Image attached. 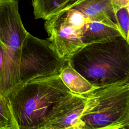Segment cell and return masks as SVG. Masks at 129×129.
<instances>
[{
    "instance_id": "6da1fadb",
    "label": "cell",
    "mask_w": 129,
    "mask_h": 129,
    "mask_svg": "<svg viewBox=\"0 0 129 129\" xmlns=\"http://www.w3.org/2000/svg\"><path fill=\"white\" fill-rule=\"evenodd\" d=\"M83 96L56 75L21 84L7 98L20 129H43Z\"/></svg>"
},
{
    "instance_id": "7a4b0ae2",
    "label": "cell",
    "mask_w": 129,
    "mask_h": 129,
    "mask_svg": "<svg viewBox=\"0 0 129 129\" xmlns=\"http://www.w3.org/2000/svg\"><path fill=\"white\" fill-rule=\"evenodd\" d=\"M68 61L96 88L129 82V44L122 35L86 44Z\"/></svg>"
},
{
    "instance_id": "3957f363",
    "label": "cell",
    "mask_w": 129,
    "mask_h": 129,
    "mask_svg": "<svg viewBox=\"0 0 129 129\" xmlns=\"http://www.w3.org/2000/svg\"><path fill=\"white\" fill-rule=\"evenodd\" d=\"M85 96L78 129H119L129 125V82L97 88Z\"/></svg>"
},
{
    "instance_id": "277c9868",
    "label": "cell",
    "mask_w": 129,
    "mask_h": 129,
    "mask_svg": "<svg viewBox=\"0 0 129 129\" xmlns=\"http://www.w3.org/2000/svg\"><path fill=\"white\" fill-rule=\"evenodd\" d=\"M68 61L59 56L48 39H40L28 32L21 48V84L59 75Z\"/></svg>"
},
{
    "instance_id": "5b68a950",
    "label": "cell",
    "mask_w": 129,
    "mask_h": 129,
    "mask_svg": "<svg viewBox=\"0 0 129 129\" xmlns=\"http://www.w3.org/2000/svg\"><path fill=\"white\" fill-rule=\"evenodd\" d=\"M88 22L84 14L75 8L45 20L48 39L60 57L69 60L85 45L83 37Z\"/></svg>"
},
{
    "instance_id": "8992f818",
    "label": "cell",
    "mask_w": 129,
    "mask_h": 129,
    "mask_svg": "<svg viewBox=\"0 0 129 129\" xmlns=\"http://www.w3.org/2000/svg\"><path fill=\"white\" fill-rule=\"evenodd\" d=\"M28 33L22 22L18 0H0V43L20 51Z\"/></svg>"
},
{
    "instance_id": "52a82bcc",
    "label": "cell",
    "mask_w": 129,
    "mask_h": 129,
    "mask_svg": "<svg viewBox=\"0 0 129 129\" xmlns=\"http://www.w3.org/2000/svg\"><path fill=\"white\" fill-rule=\"evenodd\" d=\"M21 51L13 50L0 43V95L7 98L21 84Z\"/></svg>"
},
{
    "instance_id": "ba28073f",
    "label": "cell",
    "mask_w": 129,
    "mask_h": 129,
    "mask_svg": "<svg viewBox=\"0 0 129 129\" xmlns=\"http://www.w3.org/2000/svg\"><path fill=\"white\" fill-rule=\"evenodd\" d=\"M72 8L82 13L88 22L103 23L119 30L115 10L110 0H83Z\"/></svg>"
},
{
    "instance_id": "9c48e42d",
    "label": "cell",
    "mask_w": 129,
    "mask_h": 129,
    "mask_svg": "<svg viewBox=\"0 0 129 129\" xmlns=\"http://www.w3.org/2000/svg\"><path fill=\"white\" fill-rule=\"evenodd\" d=\"M59 76L67 88L74 94L85 96L97 89L74 69L69 61Z\"/></svg>"
},
{
    "instance_id": "30bf717a",
    "label": "cell",
    "mask_w": 129,
    "mask_h": 129,
    "mask_svg": "<svg viewBox=\"0 0 129 129\" xmlns=\"http://www.w3.org/2000/svg\"><path fill=\"white\" fill-rule=\"evenodd\" d=\"M75 0H34L33 13L36 19L45 20L69 9Z\"/></svg>"
},
{
    "instance_id": "8fae6325",
    "label": "cell",
    "mask_w": 129,
    "mask_h": 129,
    "mask_svg": "<svg viewBox=\"0 0 129 129\" xmlns=\"http://www.w3.org/2000/svg\"><path fill=\"white\" fill-rule=\"evenodd\" d=\"M122 35L116 28L96 22H88L86 25L83 40L85 44L99 42Z\"/></svg>"
},
{
    "instance_id": "7c38bea8",
    "label": "cell",
    "mask_w": 129,
    "mask_h": 129,
    "mask_svg": "<svg viewBox=\"0 0 129 129\" xmlns=\"http://www.w3.org/2000/svg\"><path fill=\"white\" fill-rule=\"evenodd\" d=\"M87 100V97H83L63 113L51 121L46 127H50L51 129H66L71 126H76L79 118L85 107Z\"/></svg>"
},
{
    "instance_id": "4fadbf2b",
    "label": "cell",
    "mask_w": 129,
    "mask_h": 129,
    "mask_svg": "<svg viewBox=\"0 0 129 129\" xmlns=\"http://www.w3.org/2000/svg\"><path fill=\"white\" fill-rule=\"evenodd\" d=\"M0 129H20L8 98L0 95Z\"/></svg>"
},
{
    "instance_id": "5bb4252c",
    "label": "cell",
    "mask_w": 129,
    "mask_h": 129,
    "mask_svg": "<svg viewBox=\"0 0 129 129\" xmlns=\"http://www.w3.org/2000/svg\"><path fill=\"white\" fill-rule=\"evenodd\" d=\"M113 4L115 11L122 7H126L129 3V0H110Z\"/></svg>"
},
{
    "instance_id": "9a60e30c",
    "label": "cell",
    "mask_w": 129,
    "mask_h": 129,
    "mask_svg": "<svg viewBox=\"0 0 129 129\" xmlns=\"http://www.w3.org/2000/svg\"><path fill=\"white\" fill-rule=\"evenodd\" d=\"M82 1H83V0H75V1L74 2V3L72 4V5H71V6L70 8H69V9H71V8H73L74 6H75L76 5H77L78 3H79L80 2Z\"/></svg>"
},
{
    "instance_id": "2e32d148",
    "label": "cell",
    "mask_w": 129,
    "mask_h": 129,
    "mask_svg": "<svg viewBox=\"0 0 129 129\" xmlns=\"http://www.w3.org/2000/svg\"><path fill=\"white\" fill-rule=\"evenodd\" d=\"M66 129H78V128H77V127L76 125H74V126H71V127H69L68 128H67Z\"/></svg>"
},
{
    "instance_id": "e0dca14e",
    "label": "cell",
    "mask_w": 129,
    "mask_h": 129,
    "mask_svg": "<svg viewBox=\"0 0 129 129\" xmlns=\"http://www.w3.org/2000/svg\"><path fill=\"white\" fill-rule=\"evenodd\" d=\"M126 7V8H127V10H128V13H129V3L128 4V5H127Z\"/></svg>"
},
{
    "instance_id": "ac0fdd59",
    "label": "cell",
    "mask_w": 129,
    "mask_h": 129,
    "mask_svg": "<svg viewBox=\"0 0 129 129\" xmlns=\"http://www.w3.org/2000/svg\"><path fill=\"white\" fill-rule=\"evenodd\" d=\"M43 129H51V128H50V127H45V128H44Z\"/></svg>"
},
{
    "instance_id": "d6986e66",
    "label": "cell",
    "mask_w": 129,
    "mask_h": 129,
    "mask_svg": "<svg viewBox=\"0 0 129 129\" xmlns=\"http://www.w3.org/2000/svg\"><path fill=\"white\" fill-rule=\"evenodd\" d=\"M119 129H126L125 127H122V128H119Z\"/></svg>"
},
{
    "instance_id": "ffe728a7",
    "label": "cell",
    "mask_w": 129,
    "mask_h": 129,
    "mask_svg": "<svg viewBox=\"0 0 129 129\" xmlns=\"http://www.w3.org/2000/svg\"><path fill=\"white\" fill-rule=\"evenodd\" d=\"M31 1H32V2H33V1H34V0H31Z\"/></svg>"
}]
</instances>
